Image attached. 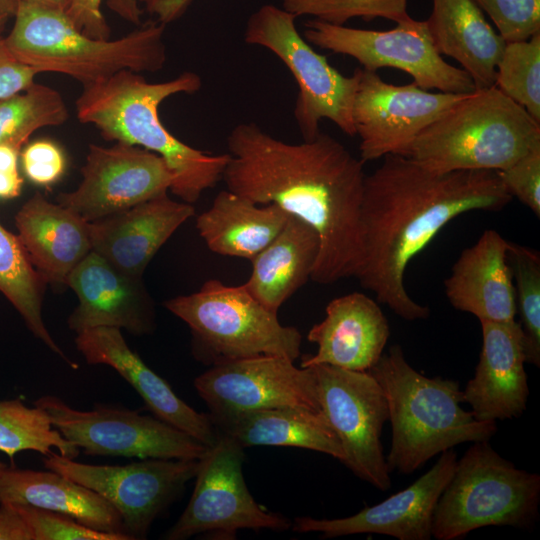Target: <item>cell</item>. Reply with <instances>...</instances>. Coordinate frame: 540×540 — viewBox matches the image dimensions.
Instances as JSON below:
<instances>
[{"instance_id":"cell-49","label":"cell","mask_w":540,"mask_h":540,"mask_svg":"<svg viewBox=\"0 0 540 540\" xmlns=\"http://www.w3.org/2000/svg\"><path fill=\"white\" fill-rule=\"evenodd\" d=\"M6 467H7V465H6L4 462L0 461V473H1V471L4 470Z\"/></svg>"},{"instance_id":"cell-45","label":"cell","mask_w":540,"mask_h":540,"mask_svg":"<svg viewBox=\"0 0 540 540\" xmlns=\"http://www.w3.org/2000/svg\"><path fill=\"white\" fill-rule=\"evenodd\" d=\"M0 540H33L28 526L11 504H0Z\"/></svg>"},{"instance_id":"cell-2","label":"cell","mask_w":540,"mask_h":540,"mask_svg":"<svg viewBox=\"0 0 540 540\" xmlns=\"http://www.w3.org/2000/svg\"><path fill=\"white\" fill-rule=\"evenodd\" d=\"M383 158L364 180L363 260L355 278L404 320L426 319L429 307L412 299L405 287L410 262L456 217L500 211L512 197L498 171L435 173L410 157Z\"/></svg>"},{"instance_id":"cell-43","label":"cell","mask_w":540,"mask_h":540,"mask_svg":"<svg viewBox=\"0 0 540 540\" xmlns=\"http://www.w3.org/2000/svg\"><path fill=\"white\" fill-rule=\"evenodd\" d=\"M102 0H70L66 15L84 34L96 39H109L110 27L101 11Z\"/></svg>"},{"instance_id":"cell-4","label":"cell","mask_w":540,"mask_h":540,"mask_svg":"<svg viewBox=\"0 0 540 540\" xmlns=\"http://www.w3.org/2000/svg\"><path fill=\"white\" fill-rule=\"evenodd\" d=\"M368 372L381 387L388 407L389 473L411 474L435 455L461 443L489 440L497 431L495 422L479 421L461 407L463 392L457 381L419 373L398 344Z\"/></svg>"},{"instance_id":"cell-33","label":"cell","mask_w":540,"mask_h":540,"mask_svg":"<svg viewBox=\"0 0 540 540\" xmlns=\"http://www.w3.org/2000/svg\"><path fill=\"white\" fill-rule=\"evenodd\" d=\"M69 111L55 89L33 83L29 88L0 100V144L22 150L38 129L63 125Z\"/></svg>"},{"instance_id":"cell-6","label":"cell","mask_w":540,"mask_h":540,"mask_svg":"<svg viewBox=\"0 0 540 540\" xmlns=\"http://www.w3.org/2000/svg\"><path fill=\"white\" fill-rule=\"evenodd\" d=\"M540 146V123L497 87L466 94L413 141L410 157L435 173L502 171Z\"/></svg>"},{"instance_id":"cell-44","label":"cell","mask_w":540,"mask_h":540,"mask_svg":"<svg viewBox=\"0 0 540 540\" xmlns=\"http://www.w3.org/2000/svg\"><path fill=\"white\" fill-rule=\"evenodd\" d=\"M21 150L0 144V198L12 199L21 194L23 178L18 171Z\"/></svg>"},{"instance_id":"cell-10","label":"cell","mask_w":540,"mask_h":540,"mask_svg":"<svg viewBox=\"0 0 540 540\" xmlns=\"http://www.w3.org/2000/svg\"><path fill=\"white\" fill-rule=\"evenodd\" d=\"M52 426L89 456L140 459H201L208 446L150 415L109 405L89 411L72 408L53 395L38 398Z\"/></svg>"},{"instance_id":"cell-25","label":"cell","mask_w":540,"mask_h":540,"mask_svg":"<svg viewBox=\"0 0 540 540\" xmlns=\"http://www.w3.org/2000/svg\"><path fill=\"white\" fill-rule=\"evenodd\" d=\"M15 225L32 265L47 283L65 284L92 251L89 222L39 192L17 212Z\"/></svg>"},{"instance_id":"cell-8","label":"cell","mask_w":540,"mask_h":540,"mask_svg":"<svg viewBox=\"0 0 540 540\" xmlns=\"http://www.w3.org/2000/svg\"><path fill=\"white\" fill-rule=\"evenodd\" d=\"M540 476L520 470L488 440L457 460L437 502L432 537L455 540L486 526L532 527L539 516Z\"/></svg>"},{"instance_id":"cell-11","label":"cell","mask_w":540,"mask_h":540,"mask_svg":"<svg viewBox=\"0 0 540 540\" xmlns=\"http://www.w3.org/2000/svg\"><path fill=\"white\" fill-rule=\"evenodd\" d=\"M305 40L319 48L356 59L363 69L395 68L408 73L420 88L471 93L473 80L436 51L426 20L408 18L388 31L346 27L313 18L305 23Z\"/></svg>"},{"instance_id":"cell-27","label":"cell","mask_w":540,"mask_h":540,"mask_svg":"<svg viewBox=\"0 0 540 540\" xmlns=\"http://www.w3.org/2000/svg\"><path fill=\"white\" fill-rule=\"evenodd\" d=\"M1 503L30 505L66 515L98 531L126 534L120 514L108 501L52 470L7 466L0 473Z\"/></svg>"},{"instance_id":"cell-28","label":"cell","mask_w":540,"mask_h":540,"mask_svg":"<svg viewBox=\"0 0 540 540\" xmlns=\"http://www.w3.org/2000/svg\"><path fill=\"white\" fill-rule=\"evenodd\" d=\"M289 217L275 204H257L226 189L197 217L196 228L212 252L251 261L277 236Z\"/></svg>"},{"instance_id":"cell-21","label":"cell","mask_w":540,"mask_h":540,"mask_svg":"<svg viewBox=\"0 0 540 540\" xmlns=\"http://www.w3.org/2000/svg\"><path fill=\"white\" fill-rule=\"evenodd\" d=\"M482 348L475 374L463 392L474 417L495 422L519 417L529 396L523 332L516 320H480Z\"/></svg>"},{"instance_id":"cell-42","label":"cell","mask_w":540,"mask_h":540,"mask_svg":"<svg viewBox=\"0 0 540 540\" xmlns=\"http://www.w3.org/2000/svg\"><path fill=\"white\" fill-rule=\"evenodd\" d=\"M37 74L35 69L16 59L4 37H0V100L29 88Z\"/></svg>"},{"instance_id":"cell-34","label":"cell","mask_w":540,"mask_h":540,"mask_svg":"<svg viewBox=\"0 0 540 540\" xmlns=\"http://www.w3.org/2000/svg\"><path fill=\"white\" fill-rule=\"evenodd\" d=\"M507 256L526 363L540 367V254L535 249L508 241Z\"/></svg>"},{"instance_id":"cell-47","label":"cell","mask_w":540,"mask_h":540,"mask_svg":"<svg viewBox=\"0 0 540 540\" xmlns=\"http://www.w3.org/2000/svg\"><path fill=\"white\" fill-rule=\"evenodd\" d=\"M18 0H0V15L14 16Z\"/></svg>"},{"instance_id":"cell-39","label":"cell","mask_w":540,"mask_h":540,"mask_svg":"<svg viewBox=\"0 0 540 540\" xmlns=\"http://www.w3.org/2000/svg\"><path fill=\"white\" fill-rule=\"evenodd\" d=\"M506 191L540 217V146L498 171Z\"/></svg>"},{"instance_id":"cell-30","label":"cell","mask_w":540,"mask_h":540,"mask_svg":"<svg viewBox=\"0 0 540 540\" xmlns=\"http://www.w3.org/2000/svg\"><path fill=\"white\" fill-rule=\"evenodd\" d=\"M217 431L241 447L290 446L328 454L340 462L344 452L321 410L278 407L212 420Z\"/></svg>"},{"instance_id":"cell-24","label":"cell","mask_w":540,"mask_h":540,"mask_svg":"<svg viewBox=\"0 0 540 540\" xmlns=\"http://www.w3.org/2000/svg\"><path fill=\"white\" fill-rule=\"evenodd\" d=\"M508 241L493 229L464 249L445 280V294L457 310L479 321L507 322L517 314Z\"/></svg>"},{"instance_id":"cell-7","label":"cell","mask_w":540,"mask_h":540,"mask_svg":"<svg viewBox=\"0 0 540 540\" xmlns=\"http://www.w3.org/2000/svg\"><path fill=\"white\" fill-rule=\"evenodd\" d=\"M192 333L194 357L214 366L244 358L274 355L295 360L302 335L279 322L274 313L256 300L244 285L207 280L192 294L164 303Z\"/></svg>"},{"instance_id":"cell-12","label":"cell","mask_w":540,"mask_h":540,"mask_svg":"<svg viewBox=\"0 0 540 540\" xmlns=\"http://www.w3.org/2000/svg\"><path fill=\"white\" fill-rule=\"evenodd\" d=\"M218 439L200 459L192 496L165 540H185L204 534L232 539L238 530L291 528L289 519L259 505L245 483L244 448L218 432Z\"/></svg>"},{"instance_id":"cell-3","label":"cell","mask_w":540,"mask_h":540,"mask_svg":"<svg viewBox=\"0 0 540 540\" xmlns=\"http://www.w3.org/2000/svg\"><path fill=\"white\" fill-rule=\"evenodd\" d=\"M201 86L200 76L190 71L151 83L137 72L122 70L83 86L75 102L76 116L81 123L94 125L106 140L161 156L175 175L170 191L192 204L222 179L230 155H212L176 138L162 123L159 106L172 95L193 94Z\"/></svg>"},{"instance_id":"cell-37","label":"cell","mask_w":540,"mask_h":540,"mask_svg":"<svg viewBox=\"0 0 540 540\" xmlns=\"http://www.w3.org/2000/svg\"><path fill=\"white\" fill-rule=\"evenodd\" d=\"M13 506L28 526L33 540H132L126 534L95 530L60 513L30 505Z\"/></svg>"},{"instance_id":"cell-26","label":"cell","mask_w":540,"mask_h":540,"mask_svg":"<svg viewBox=\"0 0 540 540\" xmlns=\"http://www.w3.org/2000/svg\"><path fill=\"white\" fill-rule=\"evenodd\" d=\"M426 22L436 51L460 63L476 90L495 85L506 42L473 0H433Z\"/></svg>"},{"instance_id":"cell-40","label":"cell","mask_w":540,"mask_h":540,"mask_svg":"<svg viewBox=\"0 0 540 540\" xmlns=\"http://www.w3.org/2000/svg\"><path fill=\"white\" fill-rule=\"evenodd\" d=\"M22 167L34 184L49 186L64 174L66 159L63 150L53 141L40 139L25 146L20 152Z\"/></svg>"},{"instance_id":"cell-20","label":"cell","mask_w":540,"mask_h":540,"mask_svg":"<svg viewBox=\"0 0 540 540\" xmlns=\"http://www.w3.org/2000/svg\"><path fill=\"white\" fill-rule=\"evenodd\" d=\"M75 344L88 364L112 367L134 388L155 417L208 447L217 441L219 433L209 414L197 412L177 396L168 382L130 349L121 329L89 328L77 333Z\"/></svg>"},{"instance_id":"cell-5","label":"cell","mask_w":540,"mask_h":540,"mask_svg":"<svg viewBox=\"0 0 540 540\" xmlns=\"http://www.w3.org/2000/svg\"><path fill=\"white\" fill-rule=\"evenodd\" d=\"M14 24L4 37L20 62L38 73L64 74L83 86L122 70L157 72L167 61L165 25L149 22L115 40L79 31L63 11L19 2Z\"/></svg>"},{"instance_id":"cell-15","label":"cell","mask_w":540,"mask_h":540,"mask_svg":"<svg viewBox=\"0 0 540 540\" xmlns=\"http://www.w3.org/2000/svg\"><path fill=\"white\" fill-rule=\"evenodd\" d=\"M355 71L358 86L352 116L363 162L386 155L407 156L416 137L468 94L430 92L414 82L393 85L376 71Z\"/></svg>"},{"instance_id":"cell-36","label":"cell","mask_w":540,"mask_h":540,"mask_svg":"<svg viewBox=\"0 0 540 540\" xmlns=\"http://www.w3.org/2000/svg\"><path fill=\"white\" fill-rule=\"evenodd\" d=\"M303 9L308 16L338 25L355 17L365 21L381 17L396 23L410 18L407 0H303Z\"/></svg>"},{"instance_id":"cell-17","label":"cell","mask_w":540,"mask_h":540,"mask_svg":"<svg viewBox=\"0 0 540 540\" xmlns=\"http://www.w3.org/2000/svg\"><path fill=\"white\" fill-rule=\"evenodd\" d=\"M81 175L79 186L59 194L57 201L87 222L167 193L175 182L161 156L123 142L90 144Z\"/></svg>"},{"instance_id":"cell-48","label":"cell","mask_w":540,"mask_h":540,"mask_svg":"<svg viewBox=\"0 0 540 540\" xmlns=\"http://www.w3.org/2000/svg\"><path fill=\"white\" fill-rule=\"evenodd\" d=\"M8 18V16L0 15V32L3 30Z\"/></svg>"},{"instance_id":"cell-35","label":"cell","mask_w":540,"mask_h":540,"mask_svg":"<svg viewBox=\"0 0 540 540\" xmlns=\"http://www.w3.org/2000/svg\"><path fill=\"white\" fill-rule=\"evenodd\" d=\"M494 86L540 123V33L506 43Z\"/></svg>"},{"instance_id":"cell-32","label":"cell","mask_w":540,"mask_h":540,"mask_svg":"<svg viewBox=\"0 0 540 540\" xmlns=\"http://www.w3.org/2000/svg\"><path fill=\"white\" fill-rule=\"evenodd\" d=\"M53 448L70 459H76L80 453L79 448L52 426L40 407H29L21 399L0 401V452L13 460L21 451L31 450L46 456Z\"/></svg>"},{"instance_id":"cell-1","label":"cell","mask_w":540,"mask_h":540,"mask_svg":"<svg viewBox=\"0 0 540 540\" xmlns=\"http://www.w3.org/2000/svg\"><path fill=\"white\" fill-rule=\"evenodd\" d=\"M227 147L230 159L221 179L227 190L275 204L318 235L311 280L328 285L356 277L363 260L364 162L327 133L291 144L253 122L237 124Z\"/></svg>"},{"instance_id":"cell-14","label":"cell","mask_w":540,"mask_h":540,"mask_svg":"<svg viewBox=\"0 0 540 540\" xmlns=\"http://www.w3.org/2000/svg\"><path fill=\"white\" fill-rule=\"evenodd\" d=\"M318 403L344 452L343 464L356 476L385 491L391 486L381 444L388 407L368 371L331 365L310 366Z\"/></svg>"},{"instance_id":"cell-46","label":"cell","mask_w":540,"mask_h":540,"mask_svg":"<svg viewBox=\"0 0 540 540\" xmlns=\"http://www.w3.org/2000/svg\"><path fill=\"white\" fill-rule=\"evenodd\" d=\"M70 0H18L19 2L29 3L44 8L66 12Z\"/></svg>"},{"instance_id":"cell-38","label":"cell","mask_w":540,"mask_h":540,"mask_svg":"<svg viewBox=\"0 0 540 540\" xmlns=\"http://www.w3.org/2000/svg\"><path fill=\"white\" fill-rule=\"evenodd\" d=\"M508 42L529 40L540 33V0H473Z\"/></svg>"},{"instance_id":"cell-29","label":"cell","mask_w":540,"mask_h":540,"mask_svg":"<svg viewBox=\"0 0 540 540\" xmlns=\"http://www.w3.org/2000/svg\"><path fill=\"white\" fill-rule=\"evenodd\" d=\"M319 248L316 232L290 215L277 236L251 260V274L243 285L263 306L278 313L311 279Z\"/></svg>"},{"instance_id":"cell-9","label":"cell","mask_w":540,"mask_h":540,"mask_svg":"<svg viewBox=\"0 0 540 540\" xmlns=\"http://www.w3.org/2000/svg\"><path fill=\"white\" fill-rule=\"evenodd\" d=\"M296 16L273 4L262 5L248 19L244 41L275 54L298 85L294 118L304 141L320 132L322 119L355 136L352 110L358 75H342L324 55L317 53L296 27Z\"/></svg>"},{"instance_id":"cell-41","label":"cell","mask_w":540,"mask_h":540,"mask_svg":"<svg viewBox=\"0 0 540 540\" xmlns=\"http://www.w3.org/2000/svg\"><path fill=\"white\" fill-rule=\"evenodd\" d=\"M142 2L146 10L166 25L177 20L187 10L192 0H107V6L124 20L140 25Z\"/></svg>"},{"instance_id":"cell-13","label":"cell","mask_w":540,"mask_h":540,"mask_svg":"<svg viewBox=\"0 0 540 540\" xmlns=\"http://www.w3.org/2000/svg\"><path fill=\"white\" fill-rule=\"evenodd\" d=\"M55 471L98 493L120 514L132 540L146 539L153 522L195 478L200 459H141L126 465L86 464L54 451L43 459Z\"/></svg>"},{"instance_id":"cell-23","label":"cell","mask_w":540,"mask_h":540,"mask_svg":"<svg viewBox=\"0 0 540 540\" xmlns=\"http://www.w3.org/2000/svg\"><path fill=\"white\" fill-rule=\"evenodd\" d=\"M389 336L388 321L376 301L359 292L337 297L328 303L324 319L309 330L307 339L317 351L303 356L301 367L368 371L384 353Z\"/></svg>"},{"instance_id":"cell-22","label":"cell","mask_w":540,"mask_h":540,"mask_svg":"<svg viewBox=\"0 0 540 540\" xmlns=\"http://www.w3.org/2000/svg\"><path fill=\"white\" fill-rule=\"evenodd\" d=\"M194 212L192 204L161 194L89 222L92 251L120 271L142 278L158 250Z\"/></svg>"},{"instance_id":"cell-18","label":"cell","mask_w":540,"mask_h":540,"mask_svg":"<svg viewBox=\"0 0 540 540\" xmlns=\"http://www.w3.org/2000/svg\"><path fill=\"white\" fill-rule=\"evenodd\" d=\"M456 463L457 454L452 449L446 450L431 469L386 500L345 518L297 517L292 530L318 532L324 538L376 533L399 540H429L432 538L437 502L453 475Z\"/></svg>"},{"instance_id":"cell-16","label":"cell","mask_w":540,"mask_h":540,"mask_svg":"<svg viewBox=\"0 0 540 540\" xmlns=\"http://www.w3.org/2000/svg\"><path fill=\"white\" fill-rule=\"evenodd\" d=\"M194 387L208 406L211 420L278 407L321 410L310 367L294 360L263 355L211 366Z\"/></svg>"},{"instance_id":"cell-31","label":"cell","mask_w":540,"mask_h":540,"mask_svg":"<svg viewBox=\"0 0 540 540\" xmlns=\"http://www.w3.org/2000/svg\"><path fill=\"white\" fill-rule=\"evenodd\" d=\"M47 282L32 265L18 235L0 224V292L22 316L32 334L73 369L71 361L47 330L42 317V302Z\"/></svg>"},{"instance_id":"cell-19","label":"cell","mask_w":540,"mask_h":540,"mask_svg":"<svg viewBox=\"0 0 540 540\" xmlns=\"http://www.w3.org/2000/svg\"><path fill=\"white\" fill-rule=\"evenodd\" d=\"M65 285L79 300L67 320L76 333L108 326L143 336L156 327L153 301L142 279L120 271L94 251L71 271Z\"/></svg>"}]
</instances>
